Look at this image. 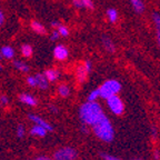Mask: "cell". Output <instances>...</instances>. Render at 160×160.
Instances as JSON below:
<instances>
[{"label":"cell","mask_w":160,"mask_h":160,"mask_svg":"<svg viewBox=\"0 0 160 160\" xmlns=\"http://www.w3.org/2000/svg\"><path fill=\"white\" fill-rule=\"evenodd\" d=\"M0 103L2 106H7L8 103H9V99H8V97L6 95H2L1 97H0Z\"/></svg>","instance_id":"26"},{"label":"cell","mask_w":160,"mask_h":160,"mask_svg":"<svg viewBox=\"0 0 160 160\" xmlns=\"http://www.w3.org/2000/svg\"><path fill=\"white\" fill-rule=\"evenodd\" d=\"M59 25H60V22H58V21H52V22H51V26H52V27L55 28V29H56V28H57Z\"/></svg>","instance_id":"32"},{"label":"cell","mask_w":160,"mask_h":160,"mask_svg":"<svg viewBox=\"0 0 160 160\" xmlns=\"http://www.w3.org/2000/svg\"><path fill=\"white\" fill-rule=\"evenodd\" d=\"M25 135H26V129H25V127H23L22 125H19L17 127V136L19 138H23V137H25Z\"/></svg>","instance_id":"25"},{"label":"cell","mask_w":160,"mask_h":160,"mask_svg":"<svg viewBox=\"0 0 160 160\" xmlns=\"http://www.w3.org/2000/svg\"><path fill=\"white\" fill-rule=\"evenodd\" d=\"M129 1L137 13H141L145 11V5H143L142 0H129Z\"/></svg>","instance_id":"17"},{"label":"cell","mask_w":160,"mask_h":160,"mask_svg":"<svg viewBox=\"0 0 160 160\" xmlns=\"http://www.w3.org/2000/svg\"><path fill=\"white\" fill-rule=\"evenodd\" d=\"M2 59V56H1V53H0V60Z\"/></svg>","instance_id":"35"},{"label":"cell","mask_w":160,"mask_h":160,"mask_svg":"<svg viewBox=\"0 0 160 160\" xmlns=\"http://www.w3.org/2000/svg\"><path fill=\"white\" fill-rule=\"evenodd\" d=\"M133 160H136V159H133ZM137 160H139V159H137Z\"/></svg>","instance_id":"37"},{"label":"cell","mask_w":160,"mask_h":160,"mask_svg":"<svg viewBox=\"0 0 160 160\" xmlns=\"http://www.w3.org/2000/svg\"><path fill=\"white\" fill-rule=\"evenodd\" d=\"M92 129L95 135L100 140L106 141V142L112 141L113 136H115V131H113L112 125L110 122V120L106 116L103 118H101L96 125L92 126Z\"/></svg>","instance_id":"2"},{"label":"cell","mask_w":160,"mask_h":160,"mask_svg":"<svg viewBox=\"0 0 160 160\" xmlns=\"http://www.w3.org/2000/svg\"><path fill=\"white\" fill-rule=\"evenodd\" d=\"M29 118H30V120L35 123V125L41 126V127H43L45 129H47V131H52V129H53L52 126L50 125L48 121L43 120L41 117H39V116H36V115H29Z\"/></svg>","instance_id":"7"},{"label":"cell","mask_w":160,"mask_h":160,"mask_svg":"<svg viewBox=\"0 0 160 160\" xmlns=\"http://www.w3.org/2000/svg\"><path fill=\"white\" fill-rule=\"evenodd\" d=\"M50 109L52 112H57V107H55V106H50Z\"/></svg>","instance_id":"33"},{"label":"cell","mask_w":160,"mask_h":160,"mask_svg":"<svg viewBox=\"0 0 160 160\" xmlns=\"http://www.w3.org/2000/svg\"><path fill=\"white\" fill-rule=\"evenodd\" d=\"M88 73H89V72L86 70L85 66L80 65L79 67L77 68V70H76V77H77V80L79 81L80 83L85 82V80H86V78H87Z\"/></svg>","instance_id":"12"},{"label":"cell","mask_w":160,"mask_h":160,"mask_svg":"<svg viewBox=\"0 0 160 160\" xmlns=\"http://www.w3.org/2000/svg\"><path fill=\"white\" fill-rule=\"evenodd\" d=\"M13 66H15L16 69L19 70L20 72H23V73L29 72V70H30L29 66L26 62H23V61H20V60H15V61H13Z\"/></svg>","instance_id":"18"},{"label":"cell","mask_w":160,"mask_h":160,"mask_svg":"<svg viewBox=\"0 0 160 160\" xmlns=\"http://www.w3.org/2000/svg\"><path fill=\"white\" fill-rule=\"evenodd\" d=\"M152 20L156 27V33H157V42L160 47V15L158 12L152 13Z\"/></svg>","instance_id":"16"},{"label":"cell","mask_w":160,"mask_h":160,"mask_svg":"<svg viewBox=\"0 0 160 160\" xmlns=\"http://www.w3.org/2000/svg\"><path fill=\"white\" fill-rule=\"evenodd\" d=\"M36 160H53V159H51L49 157H45V156H41V157H38Z\"/></svg>","instance_id":"31"},{"label":"cell","mask_w":160,"mask_h":160,"mask_svg":"<svg viewBox=\"0 0 160 160\" xmlns=\"http://www.w3.org/2000/svg\"><path fill=\"white\" fill-rule=\"evenodd\" d=\"M107 105H108V107H109V109L111 110V112L117 116L122 115L123 110H125V106H123L122 100L120 99L117 95H113L108 98Z\"/></svg>","instance_id":"5"},{"label":"cell","mask_w":160,"mask_h":160,"mask_svg":"<svg viewBox=\"0 0 160 160\" xmlns=\"http://www.w3.org/2000/svg\"><path fill=\"white\" fill-rule=\"evenodd\" d=\"M0 53H1L2 58H6V59H12L15 57V50H13L12 47H10V46H3V47H1Z\"/></svg>","instance_id":"13"},{"label":"cell","mask_w":160,"mask_h":160,"mask_svg":"<svg viewBox=\"0 0 160 160\" xmlns=\"http://www.w3.org/2000/svg\"><path fill=\"white\" fill-rule=\"evenodd\" d=\"M58 93H59L60 97L67 98L68 96L70 95V88L68 87L67 85L62 83V85H60V86H59V88H58Z\"/></svg>","instance_id":"20"},{"label":"cell","mask_w":160,"mask_h":160,"mask_svg":"<svg viewBox=\"0 0 160 160\" xmlns=\"http://www.w3.org/2000/svg\"><path fill=\"white\" fill-rule=\"evenodd\" d=\"M27 85L29 86V87H37V82H36V77L35 76H29V77H27Z\"/></svg>","instance_id":"24"},{"label":"cell","mask_w":160,"mask_h":160,"mask_svg":"<svg viewBox=\"0 0 160 160\" xmlns=\"http://www.w3.org/2000/svg\"><path fill=\"white\" fill-rule=\"evenodd\" d=\"M77 151L73 148L63 147L58 149L53 153V160H76L77 159Z\"/></svg>","instance_id":"4"},{"label":"cell","mask_w":160,"mask_h":160,"mask_svg":"<svg viewBox=\"0 0 160 160\" xmlns=\"http://www.w3.org/2000/svg\"><path fill=\"white\" fill-rule=\"evenodd\" d=\"M83 66H85L86 70H87L88 72H90V71H91V69H92V63H91V61H90V60H87V61L83 63Z\"/></svg>","instance_id":"28"},{"label":"cell","mask_w":160,"mask_h":160,"mask_svg":"<svg viewBox=\"0 0 160 160\" xmlns=\"http://www.w3.org/2000/svg\"><path fill=\"white\" fill-rule=\"evenodd\" d=\"M30 133L35 136V137H45L47 135V129H45L41 126L33 125V127L30 129Z\"/></svg>","instance_id":"15"},{"label":"cell","mask_w":160,"mask_h":160,"mask_svg":"<svg viewBox=\"0 0 160 160\" xmlns=\"http://www.w3.org/2000/svg\"><path fill=\"white\" fill-rule=\"evenodd\" d=\"M36 77V82H37V87L40 88L41 90H46L49 87V81L46 78V76L43 73H37L35 76Z\"/></svg>","instance_id":"9"},{"label":"cell","mask_w":160,"mask_h":160,"mask_svg":"<svg viewBox=\"0 0 160 160\" xmlns=\"http://www.w3.org/2000/svg\"><path fill=\"white\" fill-rule=\"evenodd\" d=\"M101 41H102V46L105 47V49L107 50L108 52H115L116 46L112 40H111V38L108 37V36H103Z\"/></svg>","instance_id":"11"},{"label":"cell","mask_w":160,"mask_h":160,"mask_svg":"<svg viewBox=\"0 0 160 160\" xmlns=\"http://www.w3.org/2000/svg\"><path fill=\"white\" fill-rule=\"evenodd\" d=\"M43 75L46 76V78L48 79L49 82H53V81H56V80L59 78L60 72H59V70L53 69V68H50V69L46 70L45 72H43Z\"/></svg>","instance_id":"10"},{"label":"cell","mask_w":160,"mask_h":160,"mask_svg":"<svg viewBox=\"0 0 160 160\" xmlns=\"http://www.w3.org/2000/svg\"><path fill=\"white\" fill-rule=\"evenodd\" d=\"M60 37V35H59V32H58L57 30H53L52 31V33H51V40H53V41H55V40H57L58 38Z\"/></svg>","instance_id":"29"},{"label":"cell","mask_w":160,"mask_h":160,"mask_svg":"<svg viewBox=\"0 0 160 160\" xmlns=\"http://www.w3.org/2000/svg\"><path fill=\"white\" fill-rule=\"evenodd\" d=\"M69 56V50L66 46L63 45H58L53 49V57L55 59L59 60V61H65Z\"/></svg>","instance_id":"6"},{"label":"cell","mask_w":160,"mask_h":160,"mask_svg":"<svg viewBox=\"0 0 160 160\" xmlns=\"http://www.w3.org/2000/svg\"><path fill=\"white\" fill-rule=\"evenodd\" d=\"M99 89L100 97L103 99H108L109 97L113 95H117L121 89V85L118 80H107L106 82L101 85V87L98 88Z\"/></svg>","instance_id":"3"},{"label":"cell","mask_w":160,"mask_h":160,"mask_svg":"<svg viewBox=\"0 0 160 160\" xmlns=\"http://www.w3.org/2000/svg\"><path fill=\"white\" fill-rule=\"evenodd\" d=\"M1 70H2V67H1V66H0V71H1Z\"/></svg>","instance_id":"36"},{"label":"cell","mask_w":160,"mask_h":160,"mask_svg":"<svg viewBox=\"0 0 160 160\" xmlns=\"http://www.w3.org/2000/svg\"><path fill=\"white\" fill-rule=\"evenodd\" d=\"M19 100L22 103H25V105H27V106H30V107L37 106V99H36L33 96L29 95V93H20Z\"/></svg>","instance_id":"8"},{"label":"cell","mask_w":160,"mask_h":160,"mask_svg":"<svg viewBox=\"0 0 160 160\" xmlns=\"http://www.w3.org/2000/svg\"><path fill=\"white\" fill-rule=\"evenodd\" d=\"M3 22H5V13H3L2 9L0 8V27L3 25Z\"/></svg>","instance_id":"30"},{"label":"cell","mask_w":160,"mask_h":160,"mask_svg":"<svg viewBox=\"0 0 160 160\" xmlns=\"http://www.w3.org/2000/svg\"><path fill=\"white\" fill-rule=\"evenodd\" d=\"M30 27H31V29H32L36 33H38V35H45V33H46L45 26H43L41 22H39V21H37V20H33V21H31V23H30Z\"/></svg>","instance_id":"14"},{"label":"cell","mask_w":160,"mask_h":160,"mask_svg":"<svg viewBox=\"0 0 160 160\" xmlns=\"http://www.w3.org/2000/svg\"><path fill=\"white\" fill-rule=\"evenodd\" d=\"M20 52L25 58H30L32 56V47L30 45H27V43L22 45L21 48H20Z\"/></svg>","instance_id":"19"},{"label":"cell","mask_w":160,"mask_h":160,"mask_svg":"<svg viewBox=\"0 0 160 160\" xmlns=\"http://www.w3.org/2000/svg\"><path fill=\"white\" fill-rule=\"evenodd\" d=\"M155 158H156V159H159V152H158V151H156V152H155Z\"/></svg>","instance_id":"34"},{"label":"cell","mask_w":160,"mask_h":160,"mask_svg":"<svg viewBox=\"0 0 160 160\" xmlns=\"http://www.w3.org/2000/svg\"><path fill=\"white\" fill-rule=\"evenodd\" d=\"M107 17L110 22H116L118 19V11L113 8H110L107 10Z\"/></svg>","instance_id":"21"},{"label":"cell","mask_w":160,"mask_h":160,"mask_svg":"<svg viewBox=\"0 0 160 160\" xmlns=\"http://www.w3.org/2000/svg\"><path fill=\"white\" fill-rule=\"evenodd\" d=\"M79 115L81 121L87 126L96 125L101 118L105 117L101 106L96 101H87L86 103H83L80 107Z\"/></svg>","instance_id":"1"},{"label":"cell","mask_w":160,"mask_h":160,"mask_svg":"<svg viewBox=\"0 0 160 160\" xmlns=\"http://www.w3.org/2000/svg\"><path fill=\"white\" fill-rule=\"evenodd\" d=\"M101 157H102L105 160H121V159H119V158L113 157V156H111V155H107V153H102Z\"/></svg>","instance_id":"27"},{"label":"cell","mask_w":160,"mask_h":160,"mask_svg":"<svg viewBox=\"0 0 160 160\" xmlns=\"http://www.w3.org/2000/svg\"><path fill=\"white\" fill-rule=\"evenodd\" d=\"M99 97H100L99 89H95L93 91H91V92L89 93V96H88V101H96Z\"/></svg>","instance_id":"23"},{"label":"cell","mask_w":160,"mask_h":160,"mask_svg":"<svg viewBox=\"0 0 160 160\" xmlns=\"http://www.w3.org/2000/svg\"><path fill=\"white\" fill-rule=\"evenodd\" d=\"M56 30L59 32L60 37H68V36H69V29H68V27L61 25V23H60V25L56 28Z\"/></svg>","instance_id":"22"}]
</instances>
